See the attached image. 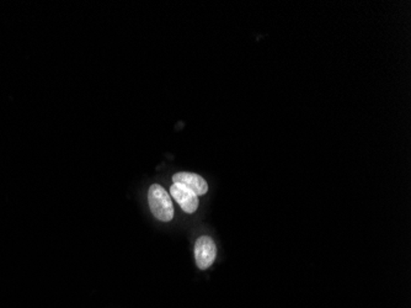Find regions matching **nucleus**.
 Wrapping results in <instances>:
<instances>
[{
    "label": "nucleus",
    "mask_w": 411,
    "mask_h": 308,
    "mask_svg": "<svg viewBox=\"0 0 411 308\" xmlns=\"http://www.w3.org/2000/svg\"><path fill=\"white\" fill-rule=\"evenodd\" d=\"M217 248L212 238L203 235L200 237L195 243V259L196 264L201 270L208 269L215 263Z\"/></svg>",
    "instance_id": "f03ea898"
},
{
    "label": "nucleus",
    "mask_w": 411,
    "mask_h": 308,
    "mask_svg": "<svg viewBox=\"0 0 411 308\" xmlns=\"http://www.w3.org/2000/svg\"><path fill=\"white\" fill-rule=\"evenodd\" d=\"M148 202L153 215L162 222H169L174 217L172 197L163 186L153 184L148 191Z\"/></svg>",
    "instance_id": "f257e3e1"
},
{
    "label": "nucleus",
    "mask_w": 411,
    "mask_h": 308,
    "mask_svg": "<svg viewBox=\"0 0 411 308\" xmlns=\"http://www.w3.org/2000/svg\"><path fill=\"white\" fill-rule=\"evenodd\" d=\"M170 195L186 214H194L198 207V196L182 184L174 183L170 187Z\"/></svg>",
    "instance_id": "7ed1b4c3"
},
{
    "label": "nucleus",
    "mask_w": 411,
    "mask_h": 308,
    "mask_svg": "<svg viewBox=\"0 0 411 308\" xmlns=\"http://www.w3.org/2000/svg\"><path fill=\"white\" fill-rule=\"evenodd\" d=\"M172 181L175 184H182L189 190L195 192L197 196L205 195L206 192L208 191L207 181L201 175L195 174V173H177L172 176Z\"/></svg>",
    "instance_id": "20e7f679"
}]
</instances>
